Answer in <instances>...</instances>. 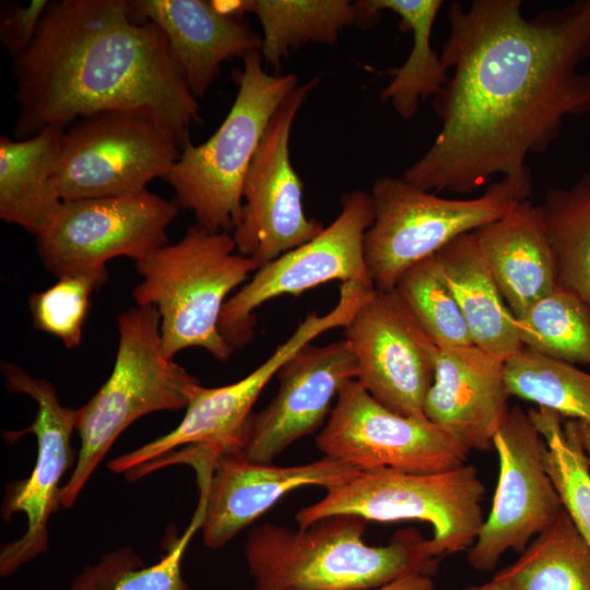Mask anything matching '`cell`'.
<instances>
[{
	"instance_id": "cell-30",
	"label": "cell",
	"mask_w": 590,
	"mask_h": 590,
	"mask_svg": "<svg viewBox=\"0 0 590 590\" xmlns=\"http://www.w3.org/2000/svg\"><path fill=\"white\" fill-rule=\"evenodd\" d=\"M523 347L570 364L590 366V310L557 287L516 318Z\"/></svg>"
},
{
	"instance_id": "cell-20",
	"label": "cell",
	"mask_w": 590,
	"mask_h": 590,
	"mask_svg": "<svg viewBox=\"0 0 590 590\" xmlns=\"http://www.w3.org/2000/svg\"><path fill=\"white\" fill-rule=\"evenodd\" d=\"M504 363L475 345L438 351L423 412L469 452L493 448L510 409Z\"/></svg>"
},
{
	"instance_id": "cell-24",
	"label": "cell",
	"mask_w": 590,
	"mask_h": 590,
	"mask_svg": "<svg viewBox=\"0 0 590 590\" xmlns=\"http://www.w3.org/2000/svg\"><path fill=\"white\" fill-rule=\"evenodd\" d=\"M66 128L24 140L0 138V217L37 236L62 204L55 170Z\"/></svg>"
},
{
	"instance_id": "cell-7",
	"label": "cell",
	"mask_w": 590,
	"mask_h": 590,
	"mask_svg": "<svg viewBox=\"0 0 590 590\" xmlns=\"http://www.w3.org/2000/svg\"><path fill=\"white\" fill-rule=\"evenodd\" d=\"M485 487L471 464L435 472L358 470L327 489L295 517L298 528L330 516L354 515L366 521L420 520L433 527L428 539L436 558L469 550L484 522Z\"/></svg>"
},
{
	"instance_id": "cell-17",
	"label": "cell",
	"mask_w": 590,
	"mask_h": 590,
	"mask_svg": "<svg viewBox=\"0 0 590 590\" xmlns=\"http://www.w3.org/2000/svg\"><path fill=\"white\" fill-rule=\"evenodd\" d=\"M172 463L196 471L203 504L202 539L212 548L225 545L290 492L312 485L329 489L359 470L326 456L280 467L250 461L244 452L212 457L197 449L177 451Z\"/></svg>"
},
{
	"instance_id": "cell-10",
	"label": "cell",
	"mask_w": 590,
	"mask_h": 590,
	"mask_svg": "<svg viewBox=\"0 0 590 590\" xmlns=\"http://www.w3.org/2000/svg\"><path fill=\"white\" fill-rule=\"evenodd\" d=\"M181 149L169 129L143 115L96 113L66 129L55 185L62 201L141 192L164 177Z\"/></svg>"
},
{
	"instance_id": "cell-28",
	"label": "cell",
	"mask_w": 590,
	"mask_h": 590,
	"mask_svg": "<svg viewBox=\"0 0 590 590\" xmlns=\"http://www.w3.org/2000/svg\"><path fill=\"white\" fill-rule=\"evenodd\" d=\"M495 576L517 590H590V545L563 508L518 559Z\"/></svg>"
},
{
	"instance_id": "cell-34",
	"label": "cell",
	"mask_w": 590,
	"mask_h": 590,
	"mask_svg": "<svg viewBox=\"0 0 590 590\" xmlns=\"http://www.w3.org/2000/svg\"><path fill=\"white\" fill-rule=\"evenodd\" d=\"M108 279L106 268L66 274L44 291L30 296V311L35 328L57 337L67 349H75L83 337V327L91 296Z\"/></svg>"
},
{
	"instance_id": "cell-21",
	"label": "cell",
	"mask_w": 590,
	"mask_h": 590,
	"mask_svg": "<svg viewBox=\"0 0 590 590\" xmlns=\"http://www.w3.org/2000/svg\"><path fill=\"white\" fill-rule=\"evenodd\" d=\"M130 16L152 22L165 34L169 51L192 94L203 96L223 62L260 51L262 38L240 17L226 16L204 0H131Z\"/></svg>"
},
{
	"instance_id": "cell-5",
	"label": "cell",
	"mask_w": 590,
	"mask_h": 590,
	"mask_svg": "<svg viewBox=\"0 0 590 590\" xmlns=\"http://www.w3.org/2000/svg\"><path fill=\"white\" fill-rule=\"evenodd\" d=\"M119 343L113 371L75 413L80 450L62 486L61 505L71 507L118 436L134 421L157 411L186 409L200 381L163 351L160 315L137 306L118 318Z\"/></svg>"
},
{
	"instance_id": "cell-18",
	"label": "cell",
	"mask_w": 590,
	"mask_h": 590,
	"mask_svg": "<svg viewBox=\"0 0 590 590\" xmlns=\"http://www.w3.org/2000/svg\"><path fill=\"white\" fill-rule=\"evenodd\" d=\"M1 370L9 391L27 394L37 404L30 426L4 433L10 441L27 433L37 439V457L31 475L8 485L1 507L5 520L15 512L24 514L27 519L22 538L1 547L0 575L8 577L48 550V521L62 506L59 484L73 462L71 436L75 429L76 410L61 405L49 381L35 378L8 362L1 363Z\"/></svg>"
},
{
	"instance_id": "cell-4",
	"label": "cell",
	"mask_w": 590,
	"mask_h": 590,
	"mask_svg": "<svg viewBox=\"0 0 590 590\" xmlns=\"http://www.w3.org/2000/svg\"><path fill=\"white\" fill-rule=\"evenodd\" d=\"M142 281L132 297L137 306H153L160 315L167 357L201 347L226 362L234 349L220 330L227 296L250 279L258 266L239 255L232 233L213 232L198 223L175 244H166L135 261Z\"/></svg>"
},
{
	"instance_id": "cell-13",
	"label": "cell",
	"mask_w": 590,
	"mask_h": 590,
	"mask_svg": "<svg viewBox=\"0 0 590 590\" xmlns=\"http://www.w3.org/2000/svg\"><path fill=\"white\" fill-rule=\"evenodd\" d=\"M317 82L312 79L298 85L279 106L245 179L243 212L232 235L237 252L258 269L324 228L305 212L303 182L290 157L293 123Z\"/></svg>"
},
{
	"instance_id": "cell-19",
	"label": "cell",
	"mask_w": 590,
	"mask_h": 590,
	"mask_svg": "<svg viewBox=\"0 0 590 590\" xmlns=\"http://www.w3.org/2000/svg\"><path fill=\"white\" fill-rule=\"evenodd\" d=\"M355 378V358L344 339L302 347L279 370L275 397L251 415L245 457L271 463L291 444L320 426L331 413L333 399Z\"/></svg>"
},
{
	"instance_id": "cell-8",
	"label": "cell",
	"mask_w": 590,
	"mask_h": 590,
	"mask_svg": "<svg viewBox=\"0 0 590 590\" xmlns=\"http://www.w3.org/2000/svg\"><path fill=\"white\" fill-rule=\"evenodd\" d=\"M373 221L364 237V258L376 290L392 291L411 267L456 238L500 219L523 201L500 178L475 198L448 199L403 177H378L369 192Z\"/></svg>"
},
{
	"instance_id": "cell-6",
	"label": "cell",
	"mask_w": 590,
	"mask_h": 590,
	"mask_svg": "<svg viewBox=\"0 0 590 590\" xmlns=\"http://www.w3.org/2000/svg\"><path fill=\"white\" fill-rule=\"evenodd\" d=\"M260 51L248 54L234 104L217 130L199 145L187 142L162 178L176 204L190 210L198 224L232 233L243 212L245 179L266 129L297 76L269 74Z\"/></svg>"
},
{
	"instance_id": "cell-38",
	"label": "cell",
	"mask_w": 590,
	"mask_h": 590,
	"mask_svg": "<svg viewBox=\"0 0 590 590\" xmlns=\"http://www.w3.org/2000/svg\"><path fill=\"white\" fill-rule=\"evenodd\" d=\"M573 422L590 468V424L577 420H573Z\"/></svg>"
},
{
	"instance_id": "cell-25",
	"label": "cell",
	"mask_w": 590,
	"mask_h": 590,
	"mask_svg": "<svg viewBox=\"0 0 590 590\" xmlns=\"http://www.w3.org/2000/svg\"><path fill=\"white\" fill-rule=\"evenodd\" d=\"M244 13H253L260 21V54L274 69L293 49L307 44H333L347 26L375 24L361 1L243 0Z\"/></svg>"
},
{
	"instance_id": "cell-29",
	"label": "cell",
	"mask_w": 590,
	"mask_h": 590,
	"mask_svg": "<svg viewBox=\"0 0 590 590\" xmlns=\"http://www.w3.org/2000/svg\"><path fill=\"white\" fill-rule=\"evenodd\" d=\"M508 392L568 420L590 424V374L522 347L504 363Z\"/></svg>"
},
{
	"instance_id": "cell-23",
	"label": "cell",
	"mask_w": 590,
	"mask_h": 590,
	"mask_svg": "<svg viewBox=\"0 0 590 590\" xmlns=\"http://www.w3.org/2000/svg\"><path fill=\"white\" fill-rule=\"evenodd\" d=\"M435 257L472 335L473 344L503 361L523 346L516 317L507 307L480 250L474 232L464 234Z\"/></svg>"
},
{
	"instance_id": "cell-36",
	"label": "cell",
	"mask_w": 590,
	"mask_h": 590,
	"mask_svg": "<svg viewBox=\"0 0 590 590\" xmlns=\"http://www.w3.org/2000/svg\"><path fill=\"white\" fill-rule=\"evenodd\" d=\"M375 590H435L432 576L409 574Z\"/></svg>"
},
{
	"instance_id": "cell-3",
	"label": "cell",
	"mask_w": 590,
	"mask_h": 590,
	"mask_svg": "<svg viewBox=\"0 0 590 590\" xmlns=\"http://www.w3.org/2000/svg\"><path fill=\"white\" fill-rule=\"evenodd\" d=\"M366 523L335 515L297 530L253 527L245 555L255 590H371L409 574L436 571L438 558L416 529L399 530L388 544L375 546L363 538Z\"/></svg>"
},
{
	"instance_id": "cell-35",
	"label": "cell",
	"mask_w": 590,
	"mask_h": 590,
	"mask_svg": "<svg viewBox=\"0 0 590 590\" xmlns=\"http://www.w3.org/2000/svg\"><path fill=\"white\" fill-rule=\"evenodd\" d=\"M50 1L33 0L27 4L1 2L0 42L15 59L31 45Z\"/></svg>"
},
{
	"instance_id": "cell-1",
	"label": "cell",
	"mask_w": 590,
	"mask_h": 590,
	"mask_svg": "<svg viewBox=\"0 0 590 590\" xmlns=\"http://www.w3.org/2000/svg\"><path fill=\"white\" fill-rule=\"evenodd\" d=\"M440 59L451 73L434 97L441 121L403 173L426 191L468 194L506 178L532 192L527 160L558 138L568 116L590 111V0L522 13L520 0L451 2Z\"/></svg>"
},
{
	"instance_id": "cell-9",
	"label": "cell",
	"mask_w": 590,
	"mask_h": 590,
	"mask_svg": "<svg viewBox=\"0 0 590 590\" xmlns=\"http://www.w3.org/2000/svg\"><path fill=\"white\" fill-rule=\"evenodd\" d=\"M365 298L355 284H342L335 306L323 315L311 312L260 366L240 380L215 388L201 384L192 390L181 422L169 433L113 459L108 468L125 476L185 447H198L212 457L243 452L251 409L269 381L302 347L318 335L343 328Z\"/></svg>"
},
{
	"instance_id": "cell-37",
	"label": "cell",
	"mask_w": 590,
	"mask_h": 590,
	"mask_svg": "<svg viewBox=\"0 0 590 590\" xmlns=\"http://www.w3.org/2000/svg\"><path fill=\"white\" fill-rule=\"evenodd\" d=\"M461 590H517L508 580L494 576L491 581L482 585H473Z\"/></svg>"
},
{
	"instance_id": "cell-27",
	"label": "cell",
	"mask_w": 590,
	"mask_h": 590,
	"mask_svg": "<svg viewBox=\"0 0 590 590\" xmlns=\"http://www.w3.org/2000/svg\"><path fill=\"white\" fill-rule=\"evenodd\" d=\"M536 206L558 286L578 296L590 310V169L567 188H548Z\"/></svg>"
},
{
	"instance_id": "cell-15",
	"label": "cell",
	"mask_w": 590,
	"mask_h": 590,
	"mask_svg": "<svg viewBox=\"0 0 590 590\" xmlns=\"http://www.w3.org/2000/svg\"><path fill=\"white\" fill-rule=\"evenodd\" d=\"M499 474L489 515L468 562L477 571H492L509 550L521 553L558 517L563 505L547 473L546 442L528 412L510 408L494 436Z\"/></svg>"
},
{
	"instance_id": "cell-2",
	"label": "cell",
	"mask_w": 590,
	"mask_h": 590,
	"mask_svg": "<svg viewBox=\"0 0 590 590\" xmlns=\"http://www.w3.org/2000/svg\"><path fill=\"white\" fill-rule=\"evenodd\" d=\"M16 140L107 110L143 115L182 148L200 106L163 31L138 22L126 0L49 2L28 48L13 59Z\"/></svg>"
},
{
	"instance_id": "cell-22",
	"label": "cell",
	"mask_w": 590,
	"mask_h": 590,
	"mask_svg": "<svg viewBox=\"0 0 590 590\" xmlns=\"http://www.w3.org/2000/svg\"><path fill=\"white\" fill-rule=\"evenodd\" d=\"M474 234L484 261L516 318L558 287L538 206L529 200L517 202L504 216Z\"/></svg>"
},
{
	"instance_id": "cell-12",
	"label": "cell",
	"mask_w": 590,
	"mask_h": 590,
	"mask_svg": "<svg viewBox=\"0 0 590 590\" xmlns=\"http://www.w3.org/2000/svg\"><path fill=\"white\" fill-rule=\"evenodd\" d=\"M177 213L176 202L148 190L63 201L35 236L37 251L58 278L106 268L120 256L138 261L167 244L166 231Z\"/></svg>"
},
{
	"instance_id": "cell-11",
	"label": "cell",
	"mask_w": 590,
	"mask_h": 590,
	"mask_svg": "<svg viewBox=\"0 0 590 590\" xmlns=\"http://www.w3.org/2000/svg\"><path fill=\"white\" fill-rule=\"evenodd\" d=\"M373 221L368 192L354 190L342 198L335 220L309 241L260 267L224 305L220 330L234 347L253 337L256 310L263 304L330 281L374 285L364 258V237Z\"/></svg>"
},
{
	"instance_id": "cell-14",
	"label": "cell",
	"mask_w": 590,
	"mask_h": 590,
	"mask_svg": "<svg viewBox=\"0 0 590 590\" xmlns=\"http://www.w3.org/2000/svg\"><path fill=\"white\" fill-rule=\"evenodd\" d=\"M323 456L359 470L435 473L463 465L469 451L425 416L398 414L355 379L340 391L316 438Z\"/></svg>"
},
{
	"instance_id": "cell-16",
	"label": "cell",
	"mask_w": 590,
	"mask_h": 590,
	"mask_svg": "<svg viewBox=\"0 0 590 590\" xmlns=\"http://www.w3.org/2000/svg\"><path fill=\"white\" fill-rule=\"evenodd\" d=\"M355 380L389 410L425 416L439 349L396 290H374L343 327Z\"/></svg>"
},
{
	"instance_id": "cell-32",
	"label": "cell",
	"mask_w": 590,
	"mask_h": 590,
	"mask_svg": "<svg viewBox=\"0 0 590 590\" xmlns=\"http://www.w3.org/2000/svg\"><path fill=\"white\" fill-rule=\"evenodd\" d=\"M202 522L203 504L199 500L188 529L156 564L145 566L131 548L115 550L85 567L67 590H189L182 578L181 560Z\"/></svg>"
},
{
	"instance_id": "cell-33",
	"label": "cell",
	"mask_w": 590,
	"mask_h": 590,
	"mask_svg": "<svg viewBox=\"0 0 590 590\" xmlns=\"http://www.w3.org/2000/svg\"><path fill=\"white\" fill-rule=\"evenodd\" d=\"M394 290L438 349L474 345L435 255L405 271Z\"/></svg>"
},
{
	"instance_id": "cell-26",
	"label": "cell",
	"mask_w": 590,
	"mask_h": 590,
	"mask_svg": "<svg viewBox=\"0 0 590 590\" xmlns=\"http://www.w3.org/2000/svg\"><path fill=\"white\" fill-rule=\"evenodd\" d=\"M368 14L378 22L384 11L400 17L401 27L412 34V48L404 63L393 71L380 101L389 102L402 119H411L422 101L435 97L449 80L440 55L432 46L435 20L441 0H362Z\"/></svg>"
},
{
	"instance_id": "cell-31",
	"label": "cell",
	"mask_w": 590,
	"mask_h": 590,
	"mask_svg": "<svg viewBox=\"0 0 590 590\" xmlns=\"http://www.w3.org/2000/svg\"><path fill=\"white\" fill-rule=\"evenodd\" d=\"M527 412L546 442V469L563 508L590 545V468L574 422L541 406Z\"/></svg>"
}]
</instances>
